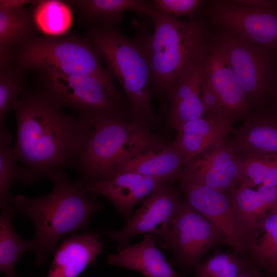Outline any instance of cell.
I'll return each instance as SVG.
<instances>
[{
	"mask_svg": "<svg viewBox=\"0 0 277 277\" xmlns=\"http://www.w3.org/2000/svg\"><path fill=\"white\" fill-rule=\"evenodd\" d=\"M12 110L17 124L13 150L35 181L76 168L93 123L63 113L38 91H23Z\"/></svg>",
	"mask_w": 277,
	"mask_h": 277,
	"instance_id": "cell-1",
	"label": "cell"
},
{
	"mask_svg": "<svg viewBox=\"0 0 277 277\" xmlns=\"http://www.w3.org/2000/svg\"><path fill=\"white\" fill-rule=\"evenodd\" d=\"M50 180L53 187L48 194L36 197L11 195L0 205L9 207L14 216H26L32 221L35 230L32 251L38 266L54 253L66 235L86 230L92 215L104 208L79 179L73 182L62 172Z\"/></svg>",
	"mask_w": 277,
	"mask_h": 277,
	"instance_id": "cell-2",
	"label": "cell"
},
{
	"mask_svg": "<svg viewBox=\"0 0 277 277\" xmlns=\"http://www.w3.org/2000/svg\"><path fill=\"white\" fill-rule=\"evenodd\" d=\"M154 6L150 19L153 31L146 23L134 25L148 61L151 98L157 101L161 117H165L168 94L185 64L207 42L209 35L201 21H184Z\"/></svg>",
	"mask_w": 277,
	"mask_h": 277,
	"instance_id": "cell-3",
	"label": "cell"
},
{
	"mask_svg": "<svg viewBox=\"0 0 277 277\" xmlns=\"http://www.w3.org/2000/svg\"><path fill=\"white\" fill-rule=\"evenodd\" d=\"M88 28V38L97 49L109 74L122 87L132 118L154 129L161 121L151 102L149 66L141 39L136 35L127 37L114 26L90 23Z\"/></svg>",
	"mask_w": 277,
	"mask_h": 277,
	"instance_id": "cell-4",
	"label": "cell"
},
{
	"mask_svg": "<svg viewBox=\"0 0 277 277\" xmlns=\"http://www.w3.org/2000/svg\"><path fill=\"white\" fill-rule=\"evenodd\" d=\"M134 120L105 117L94 122L75 169L85 185L117 172L121 165L161 136Z\"/></svg>",
	"mask_w": 277,
	"mask_h": 277,
	"instance_id": "cell-5",
	"label": "cell"
},
{
	"mask_svg": "<svg viewBox=\"0 0 277 277\" xmlns=\"http://www.w3.org/2000/svg\"><path fill=\"white\" fill-rule=\"evenodd\" d=\"M16 65L25 71L50 69L69 75H88L101 80L123 105L128 101L101 64L97 49L88 39L75 36L34 35L14 52Z\"/></svg>",
	"mask_w": 277,
	"mask_h": 277,
	"instance_id": "cell-6",
	"label": "cell"
},
{
	"mask_svg": "<svg viewBox=\"0 0 277 277\" xmlns=\"http://www.w3.org/2000/svg\"><path fill=\"white\" fill-rule=\"evenodd\" d=\"M41 87L37 90L56 107L69 108L85 120L94 123L105 117L132 118L100 79L88 75H69L56 70H38Z\"/></svg>",
	"mask_w": 277,
	"mask_h": 277,
	"instance_id": "cell-7",
	"label": "cell"
},
{
	"mask_svg": "<svg viewBox=\"0 0 277 277\" xmlns=\"http://www.w3.org/2000/svg\"><path fill=\"white\" fill-rule=\"evenodd\" d=\"M213 39L252 102L262 103L271 95L277 72V50L243 41L222 29Z\"/></svg>",
	"mask_w": 277,
	"mask_h": 277,
	"instance_id": "cell-8",
	"label": "cell"
},
{
	"mask_svg": "<svg viewBox=\"0 0 277 277\" xmlns=\"http://www.w3.org/2000/svg\"><path fill=\"white\" fill-rule=\"evenodd\" d=\"M226 243L216 227L183 200L161 245L172 251L183 269L189 270L211 248Z\"/></svg>",
	"mask_w": 277,
	"mask_h": 277,
	"instance_id": "cell-9",
	"label": "cell"
},
{
	"mask_svg": "<svg viewBox=\"0 0 277 277\" xmlns=\"http://www.w3.org/2000/svg\"><path fill=\"white\" fill-rule=\"evenodd\" d=\"M174 182L165 183L146 197L122 229L116 231L100 229L98 233L115 241L117 251L129 245L132 238L141 234H152L162 245L183 202Z\"/></svg>",
	"mask_w": 277,
	"mask_h": 277,
	"instance_id": "cell-10",
	"label": "cell"
},
{
	"mask_svg": "<svg viewBox=\"0 0 277 277\" xmlns=\"http://www.w3.org/2000/svg\"><path fill=\"white\" fill-rule=\"evenodd\" d=\"M206 14L240 39L277 50V8H256L232 0L209 1Z\"/></svg>",
	"mask_w": 277,
	"mask_h": 277,
	"instance_id": "cell-11",
	"label": "cell"
},
{
	"mask_svg": "<svg viewBox=\"0 0 277 277\" xmlns=\"http://www.w3.org/2000/svg\"><path fill=\"white\" fill-rule=\"evenodd\" d=\"M183 201L210 220L236 253L246 251L247 231L232 203L229 193L208 186L179 180Z\"/></svg>",
	"mask_w": 277,
	"mask_h": 277,
	"instance_id": "cell-12",
	"label": "cell"
},
{
	"mask_svg": "<svg viewBox=\"0 0 277 277\" xmlns=\"http://www.w3.org/2000/svg\"><path fill=\"white\" fill-rule=\"evenodd\" d=\"M225 138L184 162L179 180L227 193L238 187L242 183L239 160L227 147Z\"/></svg>",
	"mask_w": 277,
	"mask_h": 277,
	"instance_id": "cell-13",
	"label": "cell"
},
{
	"mask_svg": "<svg viewBox=\"0 0 277 277\" xmlns=\"http://www.w3.org/2000/svg\"><path fill=\"white\" fill-rule=\"evenodd\" d=\"M209 41L187 61L168 94L165 117L170 128L204 115L200 93Z\"/></svg>",
	"mask_w": 277,
	"mask_h": 277,
	"instance_id": "cell-14",
	"label": "cell"
},
{
	"mask_svg": "<svg viewBox=\"0 0 277 277\" xmlns=\"http://www.w3.org/2000/svg\"><path fill=\"white\" fill-rule=\"evenodd\" d=\"M168 181L135 172H117L84 186L87 192L95 196L100 195L110 201L127 221L137 204Z\"/></svg>",
	"mask_w": 277,
	"mask_h": 277,
	"instance_id": "cell-15",
	"label": "cell"
},
{
	"mask_svg": "<svg viewBox=\"0 0 277 277\" xmlns=\"http://www.w3.org/2000/svg\"><path fill=\"white\" fill-rule=\"evenodd\" d=\"M204 75L232 122L246 115L252 102L241 88L225 53L210 37Z\"/></svg>",
	"mask_w": 277,
	"mask_h": 277,
	"instance_id": "cell-16",
	"label": "cell"
},
{
	"mask_svg": "<svg viewBox=\"0 0 277 277\" xmlns=\"http://www.w3.org/2000/svg\"><path fill=\"white\" fill-rule=\"evenodd\" d=\"M225 142L238 159L277 154V113L252 115Z\"/></svg>",
	"mask_w": 277,
	"mask_h": 277,
	"instance_id": "cell-17",
	"label": "cell"
},
{
	"mask_svg": "<svg viewBox=\"0 0 277 277\" xmlns=\"http://www.w3.org/2000/svg\"><path fill=\"white\" fill-rule=\"evenodd\" d=\"M100 233H72L60 242L46 277H78L102 252Z\"/></svg>",
	"mask_w": 277,
	"mask_h": 277,
	"instance_id": "cell-18",
	"label": "cell"
},
{
	"mask_svg": "<svg viewBox=\"0 0 277 277\" xmlns=\"http://www.w3.org/2000/svg\"><path fill=\"white\" fill-rule=\"evenodd\" d=\"M183 163V158L173 142H169L161 136L128 159L117 172H135L175 182L181 177Z\"/></svg>",
	"mask_w": 277,
	"mask_h": 277,
	"instance_id": "cell-19",
	"label": "cell"
},
{
	"mask_svg": "<svg viewBox=\"0 0 277 277\" xmlns=\"http://www.w3.org/2000/svg\"><path fill=\"white\" fill-rule=\"evenodd\" d=\"M232 122L227 117L205 116L177 126L173 145L184 163L199 155L212 144L234 133Z\"/></svg>",
	"mask_w": 277,
	"mask_h": 277,
	"instance_id": "cell-20",
	"label": "cell"
},
{
	"mask_svg": "<svg viewBox=\"0 0 277 277\" xmlns=\"http://www.w3.org/2000/svg\"><path fill=\"white\" fill-rule=\"evenodd\" d=\"M152 234L144 235L143 239L129 244L115 254H110L106 263L138 272L145 277H180L157 248Z\"/></svg>",
	"mask_w": 277,
	"mask_h": 277,
	"instance_id": "cell-21",
	"label": "cell"
},
{
	"mask_svg": "<svg viewBox=\"0 0 277 277\" xmlns=\"http://www.w3.org/2000/svg\"><path fill=\"white\" fill-rule=\"evenodd\" d=\"M90 23L108 26H119L124 12L136 13L140 17H152L154 6L152 1L146 0H76L70 1Z\"/></svg>",
	"mask_w": 277,
	"mask_h": 277,
	"instance_id": "cell-22",
	"label": "cell"
},
{
	"mask_svg": "<svg viewBox=\"0 0 277 277\" xmlns=\"http://www.w3.org/2000/svg\"><path fill=\"white\" fill-rule=\"evenodd\" d=\"M256 189L240 185L229 193L235 210L248 237L267 213L277 204V186L261 185Z\"/></svg>",
	"mask_w": 277,
	"mask_h": 277,
	"instance_id": "cell-23",
	"label": "cell"
},
{
	"mask_svg": "<svg viewBox=\"0 0 277 277\" xmlns=\"http://www.w3.org/2000/svg\"><path fill=\"white\" fill-rule=\"evenodd\" d=\"M32 9L0 8V59L14 57V47L33 36Z\"/></svg>",
	"mask_w": 277,
	"mask_h": 277,
	"instance_id": "cell-24",
	"label": "cell"
},
{
	"mask_svg": "<svg viewBox=\"0 0 277 277\" xmlns=\"http://www.w3.org/2000/svg\"><path fill=\"white\" fill-rule=\"evenodd\" d=\"M246 251L264 268L277 271V204L248 236Z\"/></svg>",
	"mask_w": 277,
	"mask_h": 277,
	"instance_id": "cell-25",
	"label": "cell"
},
{
	"mask_svg": "<svg viewBox=\"0 0 277 277\" xmlns=\"http://www.w3.org/2000/svg\"><path fill=\"white\" fill-rule=\"evenodd\" d=\"M0 214V271L6 277H18L15 267L21 256L32 249L31 240H26L13 228L14 215L8 207L1 206Z\"/></svg>",
	"mask_w": 277,
	"mask_h": 277,
	"instance_id": "cell-26",
	"label": "cell"
},
{
	"mask_svg": "<svg viewBox=\"0 0 277 277\" xmlns=\"http://www.w3.org/2000/svg\"><path fill=\"white\" fill-rule=\"evenodd\" d=\"M12 136L5 126H0V205L6 203L12 195L10 189L17 182L27 186L36 182L31 171L18 165L10 143Z\"/></svg>",
	"mask_w": 277,
	"mask_h": 277,
	"instance_id": "cell-27",
	"label": "cell"
},
{
	"mask_svg": "<svg viewBox=\"0 0 277 277\" xmlns=\"http://www.w3.org/2000/svg\"><path fill=\"white\" fill-rule=\"evenodd\" d=\"M32 16L35 28L48 36H63L73 22L69 6L61 1H37L32 9Z\"/></svg>",
	"mask_w": 277,
	"mask_h": 277,
	"instance_id": "cell-28",
	"label": "cell"
},
{
	"mask_svg": "<svg viewBox=\"0 0 277 277\" xmlns=\"http://www.w3.org/2000/svg\"><path fill=\"white\" fill-rule=\"evenodd\" d=\"M239 160L242 177L240 185L251 188L261 185L277 186V154Z\"/></svg>",
	"mask_w": 277,
	"mask_h": 277,
	"instance_id": "cell-29",
	"label": "cell"
},
{
	"mask_svg": "<svg viewBox=\"0 0 277 277\" xmlns=\"http://www.w3.org/2000/svg\"><path fill=\"white\" fill-rule=\"evenodd\" d=\"M24 72L13 60L0 62V126L23 94Z\"/></svg>",
	"mask_w": 277,
	"mask_h": 277,
	"instance_id": "cell-30",
	"label": "cell"
},
{
	"mask_svg": "<svg viewBox=\"0 0 277 277\" xmlns=\"http://www.w3.org/2000/svg\"><path fill=\"white\" fill-rule=\"evenodd\" d=\"M194 277H236L253 271L238 254L216 252L195 267Z\"/></svg>",
	"mask_w": 277,
	"mask_h": 277,
	"instance_id": "cell-31",
	"label": "cell"
},
{
	"mask_svg": "<svg viewBox=\"0 0 277 277\" xmlns=\"http://www.w3.org/2000/svg\"><path fill=\"white\" fill-rule=\"evenodd\" d=\"M153 5L163 12L175 17L193 18L205 3L202 0H153Z\"/></svg>",
	"mask_w": 277,
	"mask_h": 277,
	"instance_id": "cell-32",
	"label": "cell"
},
{
	"mask_svg": "<svg viewBox=\"0 0 277 277\" xmlns=\"http://www.w3.org/2000/svg\"><path fill=\"white\" fill-rule=\"evenodd\" d=\"M200 97L204 115L205 116H221L228 118L218 95L205 75L201 85Z\"/></svg>",
	"mask_w": 277,
	"mask_h": 277,
	"instance_id": "cell-33",
	"label": "cell"
},
{
	"mask_svg": "<svg viewBox=\"0 0 277 277\" xmlns=\"http://www.w3.org/2000/svg\"><path fill=\"white\" fill-rule=\"evenodd\" d=\"M234 3L256 8H277V0H232Z\"/></svg>",
	"mask_w": 277,
	"mask_h": 277,
	"instance_id": "cell-34",
	"label": "cell"
},
{
	"mask_svg": "<svg viewBox=\"0 0 277 277\" xmlns=\"http://www.w3.org/2000/svg\"><path fill=\"white\" fill-rule=\"evenodd\" d=\"M37 1L30 0H1L0 8L15 9L25 7L27 4H35Z\"/></svg>",
	"mask_w": 277,
	"mask_h": 277,
	"instance_id": "cell-35",
	"label": "cell"
},
{
	"mask_svg": "<svg viewBox=\"0 0 277 277\" xmlns=\"http://www.w3.org/2000/svg\"><path fill=\"white\" fill-rule=\"evenodd\" d=\"M271 95H273L277 106V72Z\"/></svg>",
	"mask_w": 277,
	"mask_h": 277,
	"instance_id": "cell-36",
	"label": "cell"
},
{
	"mask_svg": "<svg viewBox=\"0 0 277 277\" xmlns=\"http://www.w3.org/2000/svg\"><path fill=\"white\" fill-rule=\"evenodd\" d=\"M236 277H259L254 270L248 272Z\"/></svg>",
	"mask_w": 277,
	"mask_h": 277,
	"instance_id": "cell-37",
	"label": "cell"
}]
</instances>
